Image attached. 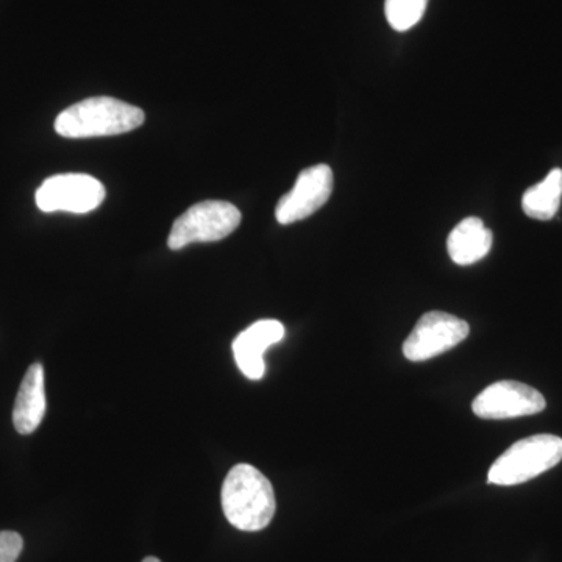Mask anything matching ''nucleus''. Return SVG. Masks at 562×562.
I'll list each match as a JSON object with an SVG mask.
<instances>
[{
    "label": "nucleus",
    "mask_w": 562,
    "mask_h": 562,
    "mask_svg": "<svg viewBox=\"0 0 562 562\" xmlns=\"http://www.w3.org/2000/svg\"><path fill=\"white\" fill-rule=\"evenodd\" d=\"M222 509L238 530H265L277 512L272 483L254 465H235L222 484Z\"/></svg>",
    "instance_id": "obj_1"
},
{
    "label": "nucleus",
    "mask_w": 562,
    "mask_h": 562,
    "mask_svg": "<svg viewBox=\"0 0 562 562\" xmlns=\"http://www.w3.org/2000/svg\"><path fill=\"white\" fill-rule=\"evenodd\" d=\"M144 111L114 98H90L61 111L55 132L63 138L80 139L121 135L140 127Z\"/></svg>",
    "instance_id": "obj_2"
},
{
    "label": "nucleus",
    "mask_w": 562,
    "mask_h": 562,
    "mask_svg": "<svg viewBox=\"0 0 562 562\" xmlns=\"http://www.w3.org/2000/svg\"><path fill=\"white\" fill-rule=\"evenodd\" d=\"M562 460V439L554 435H536L520 439L492 464L487 482L497 486H516L550 471Z\"/></svg>",
    "instance_id": "obj_3"
},
{
    "label": "nucleus",
    "mask_w": 562,
    "mask_h": 562,
    "mask_svg": "<svg viewBox=\"0 0 562 562\" xmlns=\"http://www.w3.org/2000/svg\"><path fill=\"white\" fill-rule=\"evenodd\" d=\"M241 224V211L231 202L205 201L191 206L173 222L169 249L180 250L194 243H216L231 236Z\"/></svg>",
    "instance_id": "obj_4"
},
{
    "label": "nucleus",
    "mask_w": 562,
    "mask_h": 562,
    "mask_svg": "<svg viewBox=\"0 0 562 562\" xmlns=\"http://www.w3.org/2000/svg\"><path fill=\"white\" fill-rule=\"evenodd\" d=\"M105 199V187L87 173H58L44 180L35 201L43 213L85 214L99 209Z\"/></svg>",
    "instance_id": "obj_5"
},
{
    "label": "nucleus",
    "mask_w": 562,
    "mask_h": 562,
    "mask_svg": "<svg viewBox=\"0 0 562 562\" xmlns=\"http://www.w3.org/2000/svg\"><path fill=\"white\" fill-rule=\"evenodd\" d=\"M469 324L453 314L430 312L417 322L412 335L403 344L406 360L420 362L452 350L469 336Z\"/></svg>",
    "instance_id": "obj_6"
},
{
    "label": "nucleus",
    "mask_w": 562,
    "mask_h": 562,
    "mask_svg": "<svg viewBox=\"0 0 562 562\" xmlns=\"http://www.w3.org/2000/svg\"><path fill=\"white\" fill-rule=\"evenodd\" d=\"M546 406L541 392L513 380L491 384L472 403L473 413L487 420L532 416L543 412Z\"/></svg>",
    "instance_id": "obj_7"
},
{
    "label": "nucleus",
    "mask_w": 562,
    "mask_h": 562,
    "mask_svg": "<svg viewBox=\"0 0 562 562\" xmlns=\"http://www.w3.org/2000/svg\"><path fill=\"white\" fill-rule=\"evenodd\" d=\"M330 166L316 165L299 173L294 188L280 199L276 217L281 225L303 221L328 202L333 192Z\"/></svg>",
    "instance_id": "obj_8"
},
{
    "label": "nucleus",
    "mask_w": 562,
    "mask_h": 562,
    "mask_svg": "<svg viewBox=\"0 0 562 562\" xmlns=\"http://www.w3.org/2000/svg\"><path fill=\"white\" fill-rule=\"evenodd\" d=\"M284 327L279 321L255 322L233 341V355L239 371L249 380L265 376V353L271 346L284 338Z\"/></svg>",
    "instance_id": "obj_9"
},
{
    "label": "nucleus",
    "mask_w": 562,
    "mask_h": 562,
    "mask_svg": "<svg viewBox=\"0 0 562 562\" xmlns=\"http://www.w3.org/2000/svg\"><path fill=\"white\" fill-rule=\"evenodd\" d=\"M46 390H44V369L40 362L29 368L22 380L13 409V424L20 435H32L38 430L46 416Z\"/></svg>",
    "instance_id": "obj_10"
},
{
    "label": "nucleus",
    "mask_w": 562,
    "mask_h": 562,
    "mask_svg": "<svg viewBox=\"0 0 562 562\" xmlns=\"http://www.w3.org/2000/svg\"><path fill=\"white\" fill-rule=\"evenodd\" d=\"M492 247V232L480 217L461 221L447 239V250L454 265L471 266L483 260Z\"/></svg>",
    "instance_id": "obj_11"
},
{
    "label": "nucleus",
    "mask_w": 562,
    "mask_h": 562,
    "mask_svg": "<svg viewBox=\"0 0 562 562\" xmlns=\"http://www.w3.org/2000/svg\"><path fill=\"white\" fill-rule=\"evenodd\" d=\"M562 199V169H553L549 176L525 191L522 209L531 220L550 221L557 216Z\"/></svg>",
    "instance_id": "obj_12"
},
{
    "label": "nucleus",
    "mask_w": 562,
    "mask_h": 562,
    "mask_svg": "<svg viewBox=\"0 0 562 562\" xmlns=\"http://www.w3.org/2000/svg\"><path fill=\"white\" fill-rule=\"evenodd\" d=\"M427 5L428 0H386L384 13L394 31L406 32L422 20Z\"/></svg>",
    "instance_id": "obj_13"
},
{
    "label": "nucleus",
    "mask_w": 562,
    "mask_h": 562,
    "mask_svg": "<svg viewBox=\"0 0 562 562\" xmlns=\"http://www.w3.org/2000/svg\"><path fill=\"white\" fill-rule=\"evenodd\" d=\"M24 549L21 535L14 531H0V562H16Z\"/></svg>",
    "instance_id": "obj_14"
},
{
    "label": "nucleus",
    "mask_w": 562,
    "mask_h": 562,
    "mask_svg": "<svg viewBox=\"0 0 562 562\" xmlns=\"http://www.w3.org/2000/svg\"><path fill=\"white\" fill-rule=\"evenodd\" d=\"M143 562H161V561L158 560V558L149 557V558H146V560H144Z\"/></svg>",
    "instance_id": "obj_15"
}]
</instances>
